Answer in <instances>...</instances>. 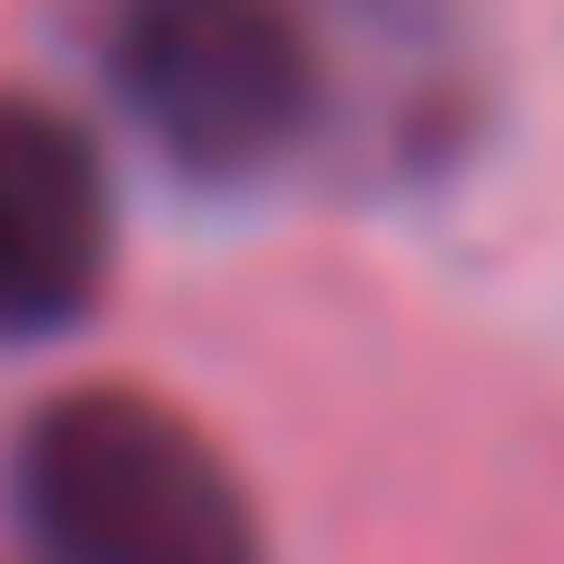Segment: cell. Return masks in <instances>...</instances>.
Returning a JSON list of instances; mask_svg holds the SVG:
<instances>
[{
	"mask_svg": "<svg viewBox=\"0 0 564 564\" xmlns=\"http://www.w3.org/2000/svg\"><path fill=\"white\" fill-rule=\"evenodd\" d=\"M13 527L39 564H263V514L151 389H63L13 440Z\"/></svg>",
	"mask_w": 564,
	"mask_h": 564,
	"instance_id": "obj_1",
	"label": "cell"
},
{
	"mask_svg": "<svg viewBox=\"0 0 564 564\" xmlns=\"http://www.w3.org/2000/svg\"><path fill=\"white\" fill-rule=\"evenodd\" d=\"M88 51H101L126 126L176 176H214V188L289 163L326 101V51L302 0H101Z\"/></svg>",
	"mask_w": 564,
	"mask_h": 564,
	"instance_id": "obj_2",
	"label": "cell"
},
{
	"mask_svg": "<svg viewBox=\"0 0 564 564\" xmlns=\"http://www.w3.org/2000/svg\"><path fill=\"white\" fill-rule=\"evenodd\" d=\"M113 276V176L76 113L0 88V339L88 326Z\"/></svg>",
	"mask_w": 564,
	"mask_h": 564,
	"instance_id": "obj_3",
	"label": "cell"
},
{
	"mask_svg": "<svg viewBox=\"0 0 564 564\" xmlns=\"http://www.w3.org/2000/svg\"><path fill=\"white\" fill-rule=\"evenodd\" d=\"M351 39H377L364 63H377V76H402V139L440 151L452 126L426 113L414 88H440V101L464 113V0H351Z\"/></svg>",
	"mask_w": 564,
	"mask_h": 564,
	"instance_id": "obj_4",
	"label": "cell"
}]
</instances>
